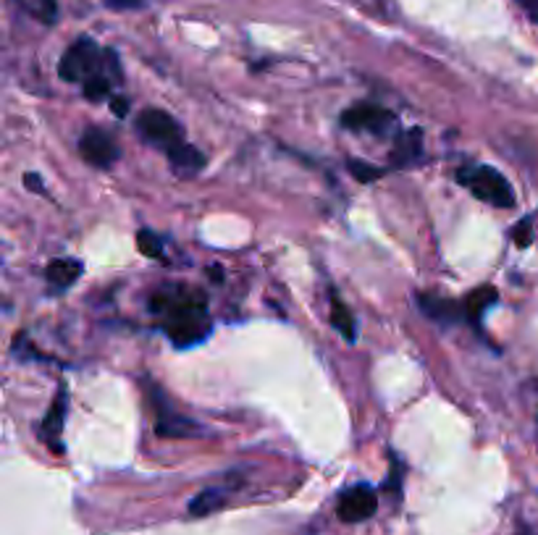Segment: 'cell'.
<instances>
[{
	"label": "cell",
	"mask_w": 538,
	"mask_h": 535,
	"mask_svg": "<svg viewBox=\"0 0 538 535\" xmlns=\"http://www.w3.org/2000/svg\"><path fill=\"white\" fill-rule=\"evenodd\" d=\"M513 239L517 247H528V244L533 242V226H531V219H523L514 226Z\"/></svg>",
	"instance_id": "22"
},
{
	"label": "cell",
	"mask_w": 538,
	"mask_h": 535,
	"mask_svg": "<svg viewBox=\"0 0 538 535\" xmlns=\"http://www.w3.org/2000/svg\"><path fill=\"white\" fill-rule=\"evenodd\" d=\"M223 504H226V491H220V488H208V491L197 493L195 499L190 501V514H192V517H205V514H210V511L220 510Z\"/></svg>",
	"instance_id": "15"
},
{
	"label": "cell",
	"mask_w": 538,
	"mask_h": 535,
	"mask_svg": "<svg viewBox=\"0 0 538 535\" xmlns=\"http://www.w3.org/2000/svg\"><path fill=\"white\" fill-rule=\"evenodd\" d=\"M169 160H171V166L176 173H181V176H192L197 170L205 169V155L197 150L195 145H190V142H181V145L171 147L169 152Z\"/></svg>",
	"instance_id": "12"
},
{
	"label": "cell",
	"mask_w": 538,
	"mask_h": 535,
	"mask_svg": "<svg viewBox=\"0 0 538 535\" xmlns=\"http://www.w3.org/2000/svg\"><path fill=\"white\" fill-rule=\"evenodd\" d=\"M460 184L467 187L473 195L494 208H514V190L513 184L491 166H473L457 173Z\"/></svg>",
	"instance_id": "2"
},
{
	"label": "cell",
	"mask_w": 538,
	"mask_h": 535,
	"mask_svg": "<svg viewBox=\"0 0 538 535\" xmlns=\"http://www.w3.org/2000/svg\"><path fill=\"white\" fill-rule=\"evenodd\" d=\"M103 72H105V76H108L113 84H122L123 72H122V63H119V55H116V50L105 48V53H103Z\"/></svg>",
	"instance_id": "20"
},
{
	"label": "cell",
	"mask_w": 538,
	"mask_h": 535,
	"mask_svg": "<svg viewBox=\"0 0 538 535\" xmlns=\"http://www.w3.org/2000/svg\"><path fill=\"white\" fill-rule=\"evenodd\" d=\"M331 323H334V328H337L349 344L357 339V334H355V317L349 316L347 305H344L337 294H331Z\"/></svg>",
	"instance_id": "16"
},
{
	"label": "cell",
	"mask_w": 538,
	"mask_h": 535,
	"mask_svg": "<svg viewBox=\"0 0 538 535\" xmlns=\"http://www.w3.org/2000/svg\"><path fill=\"white\" fill-rule=\"evenodd\" d=\"M496 299H499V294H496L494 287H478V289H473L465 297V305H463L465 307V316L478 320V317L489 310L491 305H496Z\"/></svg>",
	"instance_id": "14"
},
{
	"label": "cell",
	"mask_w": 538,
	"mask_h": 535,
	"mask_svg": "<svg viewBox=\"0 0 538 535\" xmlns=\"http://www.w3.org/2000/svg\"><path fill=\"white\" fill-rule=\"evenodd\" d=\"M417 307L423 310V316H428L431 320L436 323H455L460 317L465 316V307H460L457 302H449V299H441V297H434V294H420L417 297Z\"/></svg>",
	"instance_id": "9"
},
{
	"label": "cell",
	"mask_w": 538,
	"mask_h": 535,
	"mask_svg": "<svg viewBox=\"0 0 538 535\" xmlns=\"http://www.w3.org/2000/svg\"><path fill=\"white\" fill-rule=\"evenodd\" d=\"M152 313L166 316V334L176 346H195L210 334V320L205 297L192 289L166 287V292H158L150 299Z\"/></svg>",
	"instance_id": "1"
},
{
	"label": "cell",
	"mask_w": 538,
	"mask_h": 535,
	"mask_svg": "<svg viewBox=\"0 0 538 535\" xmlns=\"http://www.w3.org/2000/svg\"><path fill=\"white\" fill-rule=\"evenodd\" d=\"M347 169H349V173H352L357 181H363V184H370L373 179H378V176L384 173V170L376 169V166H367L366 160H349Z\"/></svg>",
	"instance_id": "21"
},
{
	"label": "cell",
	"mask_w": 538,
	"mask_h": 535,
	"mask_svg": "<svg viewBox=\"0 0 538 535\" xmlns=\"http://www.w3.org/2000/svg\"><path fill=\"white\" fill-rule=\"evenodd\" d=\"M103 53L105 50L98 48V43L93 37H79L72 48L64 53L61 63H58V73L66 82H87L95 73L103 72Z\"/></svg>",
	"instance_id": "3"
},
{
	"label": "cell",
	"mask_w": 538,
	"mask_h": 535,
	"mask_svg": "<svg viewBox=\"0 0 538 535\" xmlns=\"http://www.w3.org/2000/svg\"><path fill=\"white\" fill-rule=\"evenodd\" d=\"M342 126L349 131H367L376 137H386L396 126V116L381 105H355L342 113Z\"/></svg>",
	"instance_id": "5"
},
{
	"label": "cell",
	"mask_w": 538,
	"mask_h": 535,
	"mask_svg": "<svg viewBox=\"0 0 538 535\" xmlns=\"http://www.w3.org/2000/svg\"><path fill=\"white\" fill-rule=\"evenodd\" d=\"M423 155V131L420 129H407L396 137V145L392 150V163L405 169V166H416Z\"/></svg>",
	"instance_id": "10"
},
{
	"label": "cell",
	"mask_w": 538,
	"mask_h": 535,
	"mask_svg": "<svg viewBox=\"0 0 538 535\" xmlns=\"http://www.w3.org/2000/svg\"><path fill=\"white\" fill-rule=\"evenodd\" d=\"M111 111L119 116V119H126V113H129V100L126 98H113L111 100Z\"/></svg>",
	"instance_id": "24"
},
{
	"label": "cell",
	"mask_w": 538,
	"mask_h": 535,
	"mask_svg": "<svg viewBox=\"0 0 538 535\" xmlns=\"http://www.w3.org/2000/svg\"><path fill=\"white\" fill-rule=\"evenodd\" d=\"M155 431H158V436L163 438H187L192 436V433H202V428L195 425L192 420H187V417H181V414H161V420L155 423Z\"/></svg>",
	"instance_id": "13"
},
{
	"label": "cell",
	"mask_w": 538,
	"mask_h": 535,
	"mask_svg": "<svg viewBox=\"0 0 538 535\" xmlns=\"http://www.w3.org/2000/svg\"><path fill=\"white\" fill-rule=\"evenodd\" d=\"M26 187H29L32 192H43V179H40L37 173H26Z\"/></svg>",
	"instance_id": "26"
},
{
	"label": "cell",
	"mask_w": 538,
	"mask_h": 535,
	"mask_svg": "<svg viewBox=\"0 0 538 535\" xmlns=\"http://www.w3.org/2000/svg\"><path fill=\"white\" fill-rule=\"evenodd\" d=\"M376 507H378V499H376L373 488L355 486L344 491L337 511H339V520H344V522H363V520L376 514Z\"/></svg>",
	"instance_id": "7"
},
{
	"label": "cell",
	"mask_w": 538,
	"mask_h": 535,
	"mask_svg": "<svg viewBox=\"0 0 538 535\" xmlns=\"http://www.w3.org/2000/svg\"><path fill=\"white\" fill-rule=\"evenodd\" d=\"M147 0H105L108 8L113 11H134V8H142Z\"/></svg>",
	"instance_id": "23"
},
{
	"label": "cell",
	"mask_w": 538,
	"mask_h": 535,
	"mask_svg": "<svg viewBox=\"0 0 538 535\" xmlns=\"http://www.w3.org/2000/svg\"><path fill=\"white\" fill-rule=\"evenodd\" d=\"M137 244H140V252L147 255V258H161L163 255V242L150 231V229H142L137 234Z\"/></svg>",
	"instance_id": "19"
},
{
	"label": "cell",
	"mask_w": 538,
	"mask_h": 535,
	"mask_svg": "<svg viewBox=\"0 0 538 535\" xmlns=\"http://www.w3.org/2000/svg\"><path fill=\"white\" fill-rule=\"evenodd\" d=\"M79 152L82 158L95 166V169H111L119 160V147L113 142L111 134H105L98 126H90L82 140H79Z\"/></svg>",
	"instance_id": "6"
},
{
	"label": "cell",
	"mask_w": 538,
	"mask_h": 535,
	"mask_svg": "<svg viewBox=\"0 0 538 535\" xmlns=\"http://www.w3.org/2000/svg\"><path fill=\"white\" fill-rule=\"evenodd\" d=\"M82 270L84 268H82L79 260H73V258H58V260H50L48 263L45 278H48V284L55 292H64V289H69L72 284L79 281Z\"/></svg>",
	"instance_id": "11"
},
{
	"label": "cell",
	"mask_w": 538,
	"mask_h": 535,
	"mask_svg": "<svg viewBox=\"0 0 538 535\" xmlns=\"http://www.w3.org/2000/svg\"><path fill=\"white\" fill-rule=\"evenodd\" d=\"M29 11L43 24H55L58 22V0H29Z\"/></svg>",
	"instance_id": "18"
},
{
	"label": "cell",
	"mask_w": 538,
	"mask_h": 535,
	"mask_svg": "<svg viewBox=\"0 0 538 535\" xmlns=\"http://www.w3.org/2000/svg\"><path fill=\"white\" fill-rule=\"evenodd\" d=\"M66 410H69V394H66V389L61 386L58 389V396H55V402L50 404V413L48 417L43 420V433H45V438L50 441V446H53V452H64V446L61 443H55V438L61 436V431H64V423H66Z\"/></svg>",
	"instance_id": "8"
},
{
	"label": "cell",
	"mask_w": 538,
	"mask_h": 535,
	"mask_svg": "<svg viewBox=\"0 0 538 535\" xmlns=\"http://www.w3.org/2000/svg\"><path fill=\"white\" fill-rule=\"evenodd\" d=\"M111 87H113V82L105 76V72L95 73L93 79H87V82H84V98L93 100V102L105 100L108 98V92H111Z\"/></svg>",
	"instance_id": "17"
},
{
	"label": "cell",
	"mask_w": 538,
	"mask_h": 535,
	"mask_svg": "<svg viewBox=\"0 0 538 535\" xmlns=\"http://www.w3.org/2000/svg\"><path fill=\"white\" fill-rule=\"evenodd\" d=\"M517 3L523 5V11L538 24V0H517Z\"/></svg>",
	"instance_id": "25"
},
{
	"label": "cell",
	"mask_w": 538,
	"mask_h": 535,
	"mask_svg": "<svg viewBox=\"0 0 538 535\" xmlns=\"http://www.w3.org/2000/svg\"><path fill=\"white\" fill-rule=\"evenodd\" d=\"M137 134L150 142V145L161 147V150H171V147L181 145L184 142V126L173 119L171 113L166 111H158V108H147L137 116Z\"/></svg>",
	"instance_id": "4"
}]
</instances>
